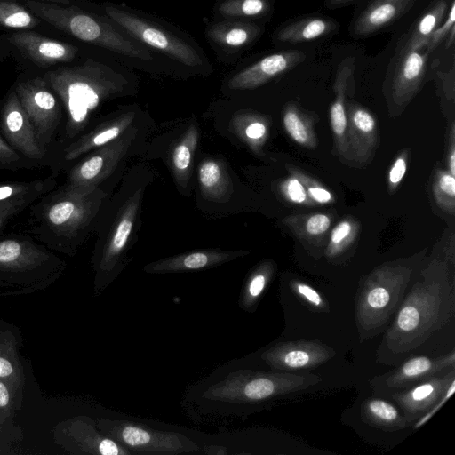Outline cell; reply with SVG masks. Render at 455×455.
<instances>
[{
  "label": "cell",
  "instance_id": "obj_1",
  "mask_svg": "<svg viewBox=\"0 0 455 455\" xmlns=\"http://www.w3.org/2000/svg\"><path fill=\"white\" fill-rule=\"evenodd\" d=\"M451 265L435 258L415 276L376 352V361L395 365L442 330L455 314ZM453 266V265H451Z\"/></svg>",
  "mask_w": 455,
  "mask_h": 455
},
{
  "label": "cell",
  "instance_id": "obj_2",
  "mask_svg": "<svg viewBox=\"0 0 455 455\" xmlns=\"http://www.w3.org/2000/svg\"><path fill=\"white\" fill-rule=\"evenodd\" d=\"M322 381L315 374L264 371L228 362L187 391L185 399L196 412L207 416L241 417L256 407Z\"/></svg>",
  "mask_w": 455,
  "mask_h": 455
},
{
  "label": "cell",
  "instance_id": "obj_3",
  "mask_svg": "<svg viewBox=\"0 0 455 455\" xmlns=\"http://www.w3.org/2000/svg\"><path fill=\"white\" fill-rule=\"evenodd\" d=\"M104 197L99 187H56L30 206L28 231L52 251L74 256L91 231Z\"/></svg>",
  "mask_w": 455,
  "mask_h": 455
},
{
  "label": "cell",
  "instance_id": "obj_4",
  "mask_svg": "<svg viewBox=\"0 0 455 455\" xmlns=\"http://www.w3.org/2000/svg\"><path fill=\"white\" fill-rule=\"evenodd\" d=\"M44 78L65 110V143L82 134L101 104L124 95L130 86L124 74L92 59L78 66L48 71Z\"/></svg>",
  "mask_w": 455,
  "mask_h": 455
},
{
  "label": "cell",
  "instance_id": "obj_5",
  "mask_svg": "<svg viewBox=\"0 0 455 455\" xmlns=\"http://www.w3.org/2000/svg\"><path fill=\"white\" fill-rule=\"evenodd\" d=\"M416 263L413 259L387 262L361 279L355 300L360 342L384 331L419 271Z\"/></svg>",
  "mask_w": 455,
  "mask_h": 455
},
{
  "label": "cell",
  "instance_id": "obj_6",
  "mask_svg": "<svg viewBox=\"0 0 455 455\" xmlns=\"http://www.w3.org/2000/svg\"><path fill=\"white\" fill-rule=\"evenodd\" d=\"M66 262L30 235L0 238V296L42 291L64 274Z\"/></svg>",
  "mask_w": 455,
  "mask_h": 455
},
{
  "label": "cell",
  "instance_id": "obj_7",
  "mask_svg": "<svg viewBox=\"0 0 455 455\" xmlns=\"http://www.w3.org/2000/svg\"><path fill=\"white\" fill-rule=\"evenodd\" d=\"M27 5L37 18L81 41L139 60L149 61L153 59L147 47L110 20L108 21L80 9L55 4L28 0Z\"/></svg>",
  "mask_w": 455,
  "mask_h": 455
},
{
  "label": "cell",
  "instance_id": "obj_8",
  "mask_svg": "<svg viewBox=\"0 0 455 455\" xmlns=\"http://www.w3.org/2000/svg\"><path fill=\"white\" fill-rule=\"evenodd\" d=\"M103 10L108 19L148 49L157 50L189 68L203 69L207 65L200 48L157 22L110 3H104Z\"/></svg>",
  "mask_w": 455,
  "mask_h": 455
},
{
  "label": "cell",
  "instance_id": "obj_9",
  "mask_svg": "<svg viewBox=\"0 0 455 455\" xmlns=\"http://www.w3.org/2000/svg\"><path fill=\"white\" fill-rule=\"evenodd\" d=\"M98 429L131 454L177 455L200 452V446L183 433L165 431L125 419L100 418Z\"/></svg>",
  "mask_w": 455,
  "mask_h": 455
},
{
  "label": "cell",
  "instance_id": "obj_10",
  "mask_svg": "<svg viewBox=\"0 0 455 455\" xmlns=\"http://www.w3.org/2000/svg\"><path fill=\"white\" fill-rule=\"evenodd\" d=\"M140 193L138 191L124 206L117 221L103 244L95 249L92 263L94 271L93 295L102 294L122 271L124 251L130 239Z\"/></svg>",
  "mask_w": 455,
  "mask_h": 455
},
{
  "label": "cell",
  "instance_id": "obj_11",
  "mask_svg": "<svg viewBox=\"0 0 455 455\" xmlns=\"http://www.w3.org/2000/svg\"><path fill=\"white\" fill-rule=\"evenodd\" d=\"M13 89L39 142L50 152L62 119L61 106L56 94L44 77L19 81Z\"/></svg>",
  "mask_w": 455,
  "mask_h": 455
},
{
  "label": "cell",
  "instance_id": "obj_12",
  "mask_svg": "<svg viewBox=\"0 0 455 455\" xmlns=\"http://www.w3.org/2000/svg\"><path fill=\"white\" fill-rule=\"evenodd\" d=\"M0 134L23 157L42 166L52 164L50 152L39 142L14 89L8 92L0 105Z\"/></svg>",
  "mask_w": 455,
  "mask_h": 455
},
{
  "label": "cell",
  "instance_id": "obj_13",
  "mask_svg": "<svg viewBox=\"0 0 455 455\" xmlns=\"http://www.w3.org/2000/svg\"><path fill=\"white\" fill-rule=\"evenodd\" d=\"M53 440L73 455H131L126 448L98 429L96 419L86 415L58 423L53 428Z\"/></svg>",
  "mask_w": 455,
  "mask_h": 455
},
{
  "label": "cell",
  "instance_id": "obj_14",
  "mask_svg": "<svg viewBox=\"0 0 455 455\" xmlns=\"http://www.w3.org/2000/svg\"><path fill=\"white\" fill-rule=\"evenodd\" d=\"M132 137V133L122 134L113 141L97 148L70 168L64 185L81 190L98 188L127 153Z\"/></svg>",
  "mask_w": 455,
  "mask_h": 455
},
{
  "label": "cell",
  "instance_id": "obj_15",
  "mask_svg": "<svg viewBox=\"0 0 455 455\" xmlns=\"http://www.w3.org/2000/svg\"><path fill=\"white\" fill-rule=\"evenodd\" d=\"M454 368V350L437 357L416 355L404 359L403 363L394 371L375 377L371 383L375 393L390 395Z\"/></svg>",
  "mask_w": 455,
  "mask_h": 455
},
{
  "label": "cell",
  "instance_id": "obj_16",
  "mask_svg": "<svg viewBox=\"0 0 455 455\" xmlns=\"http://www.w3.org/2000/svg\"><path fill=\"white\" fill-rule=\"evenodd\" d=\"M334 348L320 340L282 341L265 349L259 358L274 371L291 372L315 368L333 358Z\"/></svg>",
  "mask_w": 455,
  "mask_h": 455
},
{
  "label": "cell",
  "instance_id": "obj_17",
  "mask_svg": "<svg viewBox=\"0 0 455 455\" xmlns=\"http://www.w3.org/2000/svg\"><path fill=\"white\" fill-rule=\"evenodd\" d=\"M454 380L455 368L389 395L407 420L413 424L439 401Z\"/></svg>",
  "mask_w": 455,
  "mask_h": 455
},
{
  "label": "cell",
  "instance_id": "obj_18",
  "mask_svg": "<svg viewBox=\"0 0 455 455\" xmlns=\"http://www.w3.org/2000/svg\"><path fill=\"white\" fill-rule=\"evenodd\" d=\"M347 117L346 160L366 164L371 161L379 140L375 118L368 110L355 104L347 106Z\"/></svg>",
  "mask_w": 455,
  "mask_h": 455
},
{
  "label": "cell",
  "instance_id": "obj_19",
  "mask_svg": "<svg viewBox=\"0 0 455 455\" xmlns=\"http://www.w3.org/2000/svg\"><path fill=\"white\" fill-rule=\"evenodd\" d=\"M305 58V54L298 51L269 54L235 74L228 86L232 90L254 89L293 68Z\"/></svg>",
  "mask_w": 455,
  "mask_h": 455
},
{
  "label": "cell",
  "instance_id": "obj_20",
  "mask_svg": "<svg viewBox=\"0 0 455 455\" xmlns=\"http://www.w3.org/2000/svg\"><path fill=\"white\" fill-rule=\"evenodd\" d=\"M247 251L207 249L182 253L144 266L148 274H173L205 270L247 255Z\"/></svg>",
  "mask_w": 455,
  "mask_h": 455
},
{
  "label": "cell",
  "instance_id": "obj_21",
  "mask_svg": "<svg viewBox=\"0 0 455 455\" xmlns=\"http://www.w3.org/2000/svg\"><path fill=\"white\" fill-rule=\"evenodd\" d=\"M10 43L36 65L47 68L71 61L78 49L67 43L44 37L35 32H18L9 36Z\"/></svg>",
  "mask_w": 455,
  "mask_h": 455
},
{
  "label": "cell",
  "instance_id": "obj_22",
  "mask_svg": "<svg viewBox=\"0 0 455 455\" xmlns=\"http://www.w3.org/2000/svg\"><path fill=\"white\" fill-rule=\"evenodd\" d=\"M22 335L20 328L0 319V379L5 381L20 396L25 384L24 367L20 349Z\"/></svg>",
  "mask_w": 455,
  "mask_h": 455
},
{
  "label": "cell",
  "instance_id": "obj_23",
  "mask_svg": "<svg viewBox=\"0 0 455 455\" xmlns=\"http://www.w3.org/2000/svg\"><path fill=\"white\" fill-rule=\"evenodd\" d=\"M134 112L124 113L114 119L108 120L90 132L81 134L61 150L59 160L72 162L81 156L100 148L120 137L132 124Z\"/></svg>",
  "mask_w": 455,
  "mask_h": 455
},
{
  "label": "cell",
  "instance_id": "obj_24",
  "mask_svg": "<svg viewBox=\"0 0 455 455\" xmlns=\"http://www.w3.org/2000/svg\"><path fill=\"white\" fill-rule=\"evenodd\" d=\"M428 52L426 47L404 49L392 84V97L396 104L407 103L419 90L426 72Z\"/></svg>",
  "mask_w": 455,
  "mask_h": 455
},
{
  "label": "cell",
  "instance_id": "obj_25",
  "mask_svg": "<svg viewBox=\"0 0 455 455\" xmlns=\"http://www.w3.org/2000/svg\"><path fill=\"white\" fill-rule=\"evenodd\" d=\"M354 70V59L347 58L339 66L333 89L334 100L330 108V122L333 133L334 148L341 159L347 156V108L346 95L348 82Z\"/></svg>",
  "mask_w": 455,
  "mask_h": 455
},
{
  "label": "cell",
  "instance_id": "obj_26",
  "mask_svg": "<svg viewBox=\"0 0 455 455\" xmlns=\"http://www.w3.org/2000/svg\"><path fill=\"white\" fill-rule=\"evenodd\" d=\"M259 33V27L254 23L227 19L210 26L206 36L218 49L235 52L252 43Z\"/></svg>",
  "mask_w": 455,
  "mask_h": 455
},
{
  "label": "cell",
  "instance_id": "obj_27",
  "mask_svg": "<svg viewBox=\"0 0 455 455\" xmlns=\"http://www.w3.org/2000/svg\"><path fill=\"white\" fill-rule=\"evenodd\" d=\"M414 0H373L357 18L353 31L368 36L387 26L406 12Z\"/></svg>",
  "mask_w": 455,
  "mask_h": 455
},
{
  "label": "cell",
  "instance_id": "obj_28",
  "mask_svg": "<svg viewBox=\"0 0 455 455\" xmlns=\"http://www.w3.org/2000/svg\"><path fill=\"white\" fill-rule=\"evenodd\" d=\"M363 421L387 432L399 431L411 423L391 403L380 397H369L361 405Z\"/></svg>",
  "mask_w": 455,
  "mask_h": 455
},
{
  "label": "cell",
  "instance_id": "obj_29",
  "mask_svg": "<svg viewBox=\"0 0 455 455\" xmlns=\"http://www.w3.org/2000/svg\"><path fill=\"white\" fill-rule=\"evenodd\" d=\"M275 272V265L270 259L260 262L247 276L241 289L238 306L245 312L256 310L264 292Z\"/></svg>",
  "mask_w": 455,
  "mask_h": 455
},
{
  "label": "cell",
  "instance_id": "obj_30",
  "mask_svg": "<svg viewBox=\"0 0 455 455\" xmlns=\"http://www.w3.org/2000/svg\"><path fill=\"white\" fill-rule=\"evenodd\" d=\"M57 184L55 176L0 183V202H16L30 207L41 196L54 189Z\"/></svg>",
  "mask_w": 455,
  "mask_h": 455
},
{
  "label": "cell",
  "instance_id": "obj_31",
  "mask_svg": "<svg viewBox=\"0 0 455 455\" xmlns=\"http://www.w3.org/2000/svg\"><path fill=\"white\" fill-rule=\"evenodd\" d=\"M336 28L331 20L312 17L300 20L282 28L276 34L278 41L289 44H298L312 41L322 37Z\"/></svg>",
  "mask_w": 455,
  "mask_h": 455
},
{
  "label": "cell",
  "instance_id": "obj_32",
  "mask_svg": "<svg viewBox=\"0 0 455 455\" xmlns=\"http://www.w3.org/2000/svg\"><path fill=\"white\" fill-rule=\"evenodd\" d=\"M284 222L299 238L313 245L321 246L322 238L329 230L331 220L327 214L313 213L291 216Z\"/></svg>",
  "mask_w": 455,
  "mask_h": 455
},
{
  "label": "cell",
  "instance_id": "obj_33",
  "mask_svg": "<svg viewBox=\"0 0 455 455\" xmlns=\"http://www.w3.org/2000/svg\"><path fill=\"white\" fill-rule=\"evenodd\" d=\"M283 127L297 144L309 148L316 146V138L314 132L312 119L307 116L294 105L286 107L283 116Z\"/></svg>",
  "mask_w": 455,
  "mask_h": 455
},
{
  "label": "cell",
  "instance_id": "obj_34",
  "mask_svg": "<svg viewBox=\"0 0 455 455\" xmlns=\"http://www.w3.org/2000/svg\"><path fill=\"white\" fill-rule=\"evenodd\" d=\"M447 10V4L440 0L421 16L409 37L406 49L425 48L433 32L439 27Z\"/></svg>",
  "mask_w": 455,
  "mask_h": 455
},
{
  "label": "cell",
  "instance_id": "obj_35",
  "mask_svg": "<svg viewBox=\"0 0 455 455\" xmlns=\"http://www.w3.org/2000/svg\"><path fill=\"white\" fill-rule=\"evenodd\" d=\"M198 140V132L196 126H191L176 145L172 154V167L177 180L180 184L187 182Z\"/></svg>",
  "mask_w": 455,
  "mask_h": 455
},
{
  "label": "cell",
  "instance_id": "obj_36",
  "mask_svg": "<svg viewBox=\"0 0 455 455\" xmlns=\"http://www.w3.org/2000/svg\"><path fill=\"white\" fill-rule=\"evenodd\" d=\"M199 182L204 195L220 197L226 193L228 180L220 164L215 160L202 162L198 169Z\"/></svg>",
  "mask_w": 455,
  "mask_h": 455
},
{
  "label": "cell",
  "instance_id": "obj_37",
  "mask_svg": "<svg viewBox=\"0 0 455 455\" xmlns=\"http://www.w3.org/2000/svg\"><path fill=\"white\" fill-rule=\"evenodd\" d=\"M269 8L268 0H224L218 12L226 19L255 18L265 15Z\"/></svg>",
  "mask_w": 455,
  "mask_h": 455
},
{
  "label": "cell",
  "instance_id": "obj_38",
  "mask_svg": "<svg viewBox=\"0 0 455 455\" xmlns=\"http://www.w3.org/2000/svg\"><path fill=\"white\" fill-rule=\"evenodd\" d=\"M39 19L13 2L0 0V25L10 28H32Z\"/></svg>",
  "mask_w": 455,
  "mask_h": 455
},
{
  "label": "cell",
  "instance_id": "obj_39",
  "mask_svg": "<svg viewBox=\"0 0 455 455\" xmlns=\"http://www.w3.org/2000/svg\"><path fill=\"white\" fill-rule=\"evenodd\" d=\"M357 233V224L351 220H344L331 231L325 255L329 259L340 256L352 244Z\"/></svg>",
  "mask_w": 455,
  "mask_h": 455
},
{
  "label": "cell",
  "instance_id": "obj_40",
  "mask_svg": "<svg viewBox=\"0 0 455 455\" xmlns=\"http://www.w3.org/2000/svg\"><path fill=\"white\" fill-rule=\"evenodd\" d=\"M433 193L440 208L453 214L455 210V176L449 171H438L433 184Z\"/></svg>",
  "mask_w": 455,
  "mask_h": 455
},
{
  "label": "cell",
  "instance_id": "obj_41",
  "mask_svg": "<svg viewBox=\"0 0 455 455\" xmlns=\"http://www.w3.org/2000/svg\"><path fill=\"white\" fill-rule=\"evenodd\" d=\"M290 287L299 299L311 311L322 313L330 311V305L326 299L308 283L299 279H292L290 282Z\"/></svg>",
  "mask_w": 455,
  "mask_h": 455
},
{
  "label": "cell",
  "instance_id": "obj_42",
  "mask_svg": "<svg viewBox=\"0 0 455 455\" xmlns=\"http://www.w3.org/2000/svg\"><path fill=\"white\" fill-rule=\"evenodd\" d=\"M41 164L20 155L0 134V170L15 172L22 169H31Z\"/></svg>",
  "mask_w": 455,
  "mask_h": 455
},
{
  "label": "cell",
  "instance_id": "obj_43",
  "mask_svg": "<svg viewBox=\"0 0 455 455\" xmlns=\"http://www.w3.org/2000/svg\"><path fill=\"white\" fill-rule=\"evenodd\" d=\"M287 169L292 176L301 181L308 196L315 204H330L334 201L333 195L319 182L294 167H287Z\"/></svg>",
  "mask_w": 455,
  "mask_h": 455
},
{
  "label": "cell",
  "instance_id": "obj_44",
  "mask_svg": "<svg viewBox=\"0 0 455 455\" xmlns=\"http://www.w3.org/2000/svg\"><path fill=\"white\" fill-rule=\"evenodd\" d=\"M280 191L289 202L296 204L315 205L308 196L301 181L292 175L281 183Z\"/></svg>",
  "mask_w": 455,
  "mask_h": 455
},
{
  "label": "cell",
  "instance_id": "obj_45",
  "mask_svg": "<svg viewBox=\"0 0 455 455\" xmlns=\"http://www.w3.org/2000/svg\"><path fill=\"white\" fill-rule=\"evenodd\" d=\"M454 24H455V4L451 3L449 14L444 21L433 32L429 37L426 48L428 52L434 50L443 39L450 37L447 45L450 46L454 41Z\"/></svg>",
  "mask_w": 455,
  "mask_h": 455
},
{
  "label": "cell",
  "instance_id": "obj_46",
  "mask_svg": "<svg viewBox=\"0 0 455 455\" xmlns=\"http://www.w3.org/2000/svg\"><path fill=\"white\" fill-rule=\"evenodd\" d=\"M16 395L12 387L0 379V432L12 414Z\"/></svg>",
  "mask_w": 455,
  "mask_h": 455
},
{
  "label": "cell",
  "instance_id": "obj_47",
  "mask_svg": "<svg viewBox=\"0 0 455 455\" xmlns=\"http://www.w3.org/2000/svg\"><path fill=\"white\" fill-rule=\"evenodd\" d=\"M244 135L253 147L263 144L267 135V126L263 121L254 120L244 128Z\"/></svg>",
  "mask_w": 455,
  "mask_h": 455
},
{
  "label": "cell",
  "instance_id": "obj_48",
  "mask_svg": "<svg viewBox=\"0 0 455 455\" xmlns=\"http://www.w3.org/2000/svg\"><path fill=\"white\" fill-rule=\"evenodd\" d=\"M407 170V153H402L392 164L388 172V188L395 190L400 184Z\"/></svg>",
  "mask_w": 455,
  "mask_h": 455
},
{
  "label": "cell",
  "instance_id": "obj_49",
  "mask_svg": "<svg viewBox=\"0 0 455 455\" xmlns=\"http://www.w3.org/2000/svg\"><path fill=\"white\" fill-rule=\"evenodd\" d=\"M28 207L24 204L16 202H0V232L12 219Z\"/></svg>",
  "mask_w": 455,
  "mask_h": 455
},
{
  "label": "cell",
  "instance_id": "obj_50",
  "mask_svg": "<svg viewBox=\"0 0 455 455\" xmlns=\"http://www.w3.org/2000/svg\"><path fill=\"white\" fill-rule=\"evenodd\" d=\"M455 391V380L451 383L449 387L445 390L443 396L439 399V401L424 415H422L419 419H418L412 425L414 429L420 427L424 425L444 403L451 396V395Z\"/></svg>",
  "mask_w": 455,
  "mask_h": 455
},
{
  "label": "cell",
  "instance_id": "obj_51",
  "mask_svg": "<svg viewBox=\"0 0 455 455\" xmlns=\"http://www.w3.org/2000/svg\"><path fill=\"white\" fill-rule=\"evenodd\" d=\"M454 126L451 127V148L449 152V160H448V165H449V172L451 174L455 176V148H454Z\"/></svg>",
  "mask_w": 455,
  "mask_h": 455
},
{
  "label": "cell",
  "instance_id": "obj_52",
  "mask_svg": "<svg viewBox=\"0 0 455 455\" xmlns=\"http://www.w3.org/2000/svg\"><path fill=\"white\" fill-rule=\"evenodd\" d=\"M351 1H353V0H331V4L333 6H338V5L344 4H347L348 2H351Z\"/></svg>",
  "mask_w": 455,
  "mask_h": 455
},
{
  "label": "cell",
  "instance_id": "obj_53",
  "mask_svg": "<svg viewBox=\"0 0 455 455\" xmlns=\"http://www.w3.org/2000/svg\"><path fill=\"white\" fill-rule=\"evenodd\" d=\"M43 1H49L53 2L57 4H69L71 3V0H43Z\"/></svg>",
  "mask_w": 455,
  "mask_h": 455
}]
</instances>
